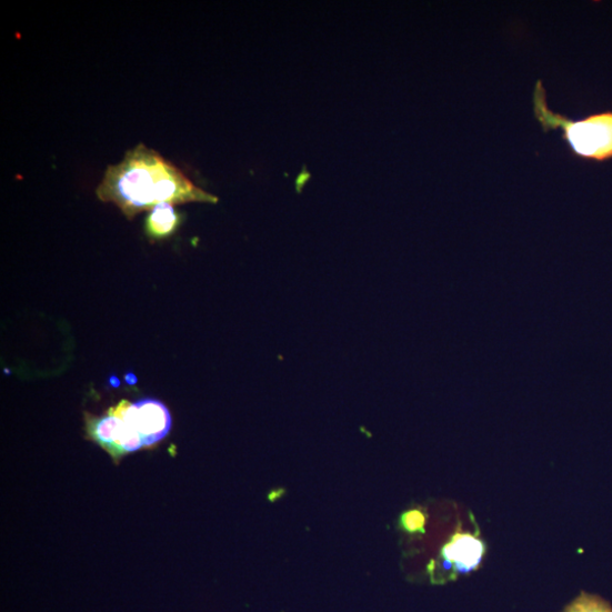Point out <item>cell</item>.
Listing matches in <instances>:
<instances>
[{
    "instance_id": "obj_1",
    "label": "cell",
    "mask_w": 612,
    "mask_h": 612,
    "mask_svg": "<svg viewBox=\"0 0 612 612\" xmlns=\"http://www.w3.org/2000/svg\"><path fill=\"white\" fill-rule=\"evenodd\" d=\"M96 195L102 202L114 203L129 219L160 203L218 202L178 165L144 143L127 151L121 162L107 167Z\"/></svg>"
},
{
    "instance_id": "obj_2",
    "label": "cell",
    "mask_w": 612,
    "mask_h": 612,
    "mask_svg": "<svg viewBox=\"0 0 612 612\" xmlns=\"http://www.w3.org/2000/svg\"><path fill=\"white\" fill-rule=\"evenodd\" d=\"M533 109L544 132L562 129L563 139L575 155L595 161L612 158V111L582 121L569 120L549 109L541 81L534 88Z\"/></svg>"
},
{
    "instance_id": "obj_3",
    "label": "cell",
    "mask_w": 612,
    "mask_h": 612,
    "mask_svg": "<svg viewBox=\"0 0 612 612\" xmlns=\"http://www.w3.org/2000/svg\"><path fill=\"white\" fill-rule=\"evenodd\" d=\"M108 413L118 417L136 430L143 440L144 449L154 448L170 434L172 429L169 408L152 399H144L137 403L122 401L119 405L109 409Z\"/></svg>"
},
{
    "instance_id": "obj_4",
    "label": "cell",
    "mask_w": 612,
    "mask_h": 612,
    "mask_svg": "<svg viewBox=\"0 0 612 612\" xmlns=\"http://www.w3.org/2000/svg\"><path fill=\"white\" fill-rule=\"evenodd\" d=\"M88 438L99 444L116 462L144 449L141 435L118 417L86 413Z\"/></svg>"
},
{
    "instance_id": "obj_5",
    "label": "cell",
    "mask_w": 612,
    "mask_h": 612,
    "mask_svg": "<svg viewBox=\"0 0 612 612\" xmlns=\"http://www.w3.org/2000/svg\"><path fill=\"white\" fill-rule=\"evenodd\" d=\"M485 553L483 541L471 533H457L442 548L443 568L460 574H468L479 569Z\"/></svg>"
},
{
    "instance_id": "obj_6",
    "label": "cell",
    "mask_w": 612,
    "mask_h": 612,
    "mask_svg": "<svg viewBox=\"0 0 612 612\" xmlns=\"http://www.w3.org/2000/svg\"><path fill=\"white\" fill-rule=\"evenodd\" d=\"M180 224L175 205L160 203L150 210L146 221V232L151 240H163L174 234Z\"/></svg>"
},
{
    "instance_id": "obj_7",
    "label": "cell",
    "mask_w": 612,
    "mask_h": 612,
    "mask_svg": "<svg viewBox=\"0 0 612 612\" xmlns=\"http://www.w3.org/2000/svg\"><path fill=\"white\" fill-rule=\"evenodd\" d=\"M564 612H612V606L602 598L583 592Z\"/></svg>"
},
{
    "instance_id": "obj_8",
    "label": "cell",
    "mask_w": 612,
    "mask_h": 612,
    "mask_svg": "<svg viewBox=\"0 0 612 612\" xmlns=\"http://www.w3.org/2000/svg\"><path fill=\"white\" fill-rule=\"evenodd\" d=\"M402 528L411 533H424L425 515L420 510L405 512L401 518Z\"/></svg>"
},
{
    "instance_id": "obj_9",
    "label": "cell",
    "mask_w": 612,
    "mask_h": 612,
    "mask_svg": "<svg viewBox=\"0 0 612 612\" xmlns=\"http://www.w3.org/2000/svg\"><path fill=\"white\" fill-rule=\"evenodd\" d=\"M126 380H127V382H128L129 384H136V383L138 382L137 377H136L134 374H132V373H129V374L127 375Z\"/></svg>"
},
{
    "instance_id": "obj_10",
    "label": "cell",
    "mask_w": 612,
    "mask_h": 612,
    "mask_svg": "<svg viewBox=\"0 0 612 612\" xmlns=\"http://www.w3.org/2000/svg\"><path fill=\"white\" fill-rule=\"evenodd\" d=\"M111 385H114L116 388L120 387V381L117 377H113L110 379Z\"/></svg>"
}]
</instances>
